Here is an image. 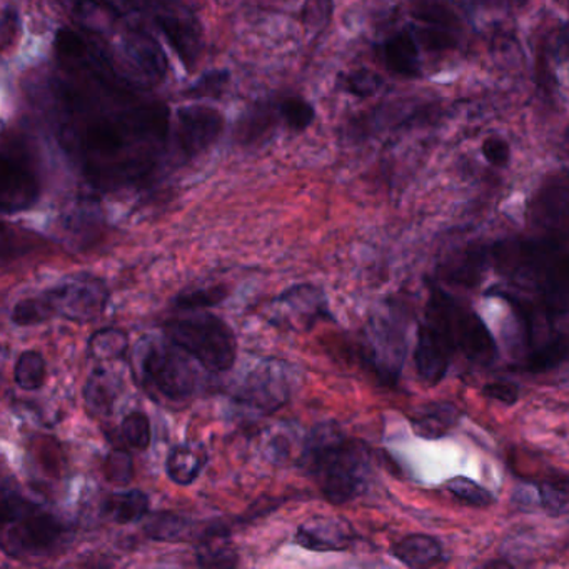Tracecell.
I'll return each mask as SVG.
<instances>
[{"mask_svg": "<svg viewBox=\"0 0 569 569\" xmlns=\"http://www.w3.org/2000/svg\"><path fill=\"white\" fill-rule=\"evenodd\" d=\"M500 275L538 295L536 304L551 320L568 314V234L545 233L529 239L501 241L491 249Z\"/></svg>", "mask_w": 569, "mask_h": 569, "instance_id": "1", "label": "cell"}, {"mask_svg": "<svg viewBox=\"0 0 569 569\" xmlns=\"http://www.w3.org/2000/svg\"><path fill=\"white\" fill-rule=\"evenodd\" d=\"M302 466L314 476L330 503H349L368 490L369 449L361 442L344 436L336 424H321L308 436Z\"/></svg>", "mask_w": 569, "mask_h": 569, "instance_id": "2", "label": "cell"}, {"mask_svg": "<svg viewBox=\"0 0 569 569\" xmlns=\"http://www.w3.org/2000/svg\"><path fill=\"white\" fill-rule=\"evenodd\" d=\"M191 316L166 324L170 344L211 372H226L236 362V336L226 321L211 313L191 311Z\"/></svg>", "mask_w": 569, "mask_h": 569, "instance_id": "3", "label": "cell"}, {"mask_svg": "<svg viewBox=\"0 0 569 569\" xmlns=\"http://www.w3.org/2000/svg\"><path fill=\"white\" fill-rule=\"evenodd\" d=\"M410 344V316L400 302H382L369 316L365 355L382 382L400 379Z\"/></svg>", "mask_w": 569, "mask_h": 569, "instance_id": "4", "label": "cell"}, {"mask_svg": "<svg viewBox=\"0 0 569 569\" xmlns=\"http://www.w3.org/2000/svg\"><path fill=\"white\" fill-rule=\"evenodd\" d=\"M453 298L443 289L431 288L426 316L417 331L414 362L421 381L434 386L445 379L451 355L456 352L451 330Z\"/></svg>", "mask_w": 569, "mask_h": 569, "instance_id": "5", "label": "cell"}, {"mask_svg": "<svg viewBox=\"0 0 569 569\" xmlns=\"http://www.w3.org/2000/svg\"><path fill=\"white\" fill-rule=\"evenodd\" d=\"M67 526L53 513L29 501L0 548L11 558H42L54 555L66 543Z\"/></svg>", "mask_w": 569, "mask_h": 569, "instance_id": "6", "label": "cell"}, {"mask_svg": "<svg viewBox=\"0 0 569 569\" xmlns=\"http://www.w3.org/2000/svg\"><path fill=\"white\" fill-rule=\"evenodd\" d=\"M295 375L284 359L268 358L247 375L237 403L256 416H269L291 400Z\"/></svg>", "mask_w": 569, "mask_h": 569, "instance_id": "7", "label": "cell"}, {"mask_svg": "<svg viewBox=\"0 0 569 569\" xmlns=\"http://www.w3.org/2000/svg\"><path fill=\"white\" fill-rule=\"evenodd\" d=\"M54 316L74 323H91L104 313L109 302V288L102 279L91 275H77L64 279L56 288L42 294Z\"/></svg>", "mask_w": 569, "mask_h": 569, "instance_id": "8", "label": "cell"}, {"mask_svg": "<svg viewBox=\"0 0 569 569\" xmlns=\"http://www.w3.org/2000/svg\"><path fill=\"white\" fill-rule=\"evenodd\" d=\"M143 375L147 384L167 400H186L192 397L198 375L185 352L167 344H153L143 358Z\"/></svg>", "mask_w": 569, "mask_h": 569, "instance_id": "9", "label": "cell"}, {"mask_svg": "<svg viewBox=\"0 0 569 569\" xmlns=\"http://www.w3.org/2000/svg\"><path fill=\"white\" fill-rule=\"evenodd\" d=\"M269 321L295 333L311 331L321 321L333 320L323 289L311 284L292 286L271 302Z\"/></svg>", "mask_w": 569, "mask_h": 569, "instance_id": "10", "label": "cell"}, {"mask_svg": "<svg viewBox=\"0 0 569 569\" xmlns=\"http://www.w3.org/2000/svg\"><path fill=\"white\" fill-rule=\"evenodd\" d=\"M451 330L456 352L476 365L488 366L498 358V346L483 320L461 301L453 298Z\"/></svg>", "mask_w": 569, "mask_h": 569, "instance_id": "11", "label": "cell"}, {"mask_svg": "<svg viewBox=\"0 0 569 569\" xmlns=\"http://www.w3.org/2000/svg\"><path fill=\"white\" fill-rule=\"evenodd\" d=\"M224 129V118L215 109L204 105L182 108L178 112L179 147L192 157L211 147Z\"/></svg>", "mask_w": 569, "mask_h": 569, "instance_id": "12", "label": "cell"}, {"mask_svg": "<svg viewBox=\"0 0 569 569\" xmlns=\"http://www.w3.org/2000/svg\"><path fill=\"white\" fill-rule=\"evenodd\" d=\"M295 545L317 553L346 551L355 545L352 524L339 516H313L299 526Z\"/></svg>", "mask_w": 569, "mask_h": 569, "instance_id": "13", "label": "cell"}, {"mask_svg": "<svg viewBox=\"0 0 569 569\" xmlns=\"http://www.w3.org/2000/svg\"><path fill=\"white\" fill-rule=\"evenodd\" d=\"M38 198L34 176L21 164L0 156V212L14 214L32 208Z\"/></svg>", "mask_w": 569, "mask_h": 569, "instance_id": "14", "label": "cell"}, {"mask_svg": "<svg viewBox=\"0 0 569 569\" xmlns=\"http://www.w3.org/2000/svg\"><path fill=\"white\" fill-rule=\"evenodd\" d=\"M533 223L546 233L568 234V185L565 176L553 178L533 202Z\"/></svg>", "mask_w": 569, "mask_h": 569, "instance_id": "15", "label": "cell"}, {"mask_svg": "<svg viewBox=\"0 0 569 569\" xmlns=\"http://www.w3.org/2000/svg\"><path fill=\"white\" fill-rule=\"evenodd\" d=\"M379 54L389 72L406 79H416L421 76L420 44L413 32L401 31L392 34L382 42Z\"/></svg>", "mask_w": 569, "mask_h": 569, "instance_id": "16", "label": "cell"}, {"mask_svg": "<svg viewBox=\"0 0 569 569\" xmlns=\"http://www.w3.org/2000/svg\"><path fill=\"white\" fill-rule=\"evenodd\" d=\"M159 25L186 67L194 66L201 54V31L194 19L179 14L164 15L159 19Z\"/></svg>", "mask_w": 569, "mask_h": 569, "instance_id": "17", "label": "cell"}, {"mask_svg": "<svg viewBox=\"0 0 569 569\" xmlns=\"http://www.w3.org/2000/svg\"><path fill=\"white\" fill-rule=\"evenodd\" d=\"M208 449L202 443L188 442L174 446L166 461V472L172 483L191 487L208 465Z\"/></svg>", "mask_w": 569, "mask_h": 569, "instance_id": "18", "label": "cell"}, {"mask_svg": "<svg viewBox=\"0 0 569 569\" xmlns=\"http://www.w3.org/2000/svg\"><path fill=\"white\" fill-rule=\"evenodd\" d=\"M461 411L451 403H429L411 417L414 433L424 439H442L458 424Z\"/></svg>", "mask_w": 569, "mask_h": 569, "instance_id": "19", "label": "cell"}, {"mask_svg": "<svg viewBox=\"0 0 569 569\" xmlns=\"http://www.w3.org/2000/svg\"><path fill=\"white\" fill-rule=\"evenodd\" d=\"M392 555L408 568H429L443 559V546L433 536L410 535L392 548Z\"/></svg>", "mask_w": 569, "mask_h": 569, "instance_id": "20", "label": "cell"}, {"mask_svg": "<svg viewBox=\"0 0 569 569\" xmlns=\"http://www.w3.org/2000/svg\"><path fill=\"white\" fill-rule=\"evenodd\" d=\"M119 394V379L105 369H96L83 386V401L89 413L105 417L114 410Z\"/></svg>", "mask_w": 569, "mask_h": 569, "instance_id": "21", "label": "cell"}, {"mask_svg": "<svg viewBox=\"0 0 569 569\" xmlns=\"http://www.w3.org/2000/svg\"><path fill=\"white\" fill-rule=\"evenodd\" d=\"M149 506V497L144 491L129 490L109 494L102 504V510L114 523L131 524L146 517Z\"/></svg>", "mask_w": 569, "mask_h": 569, "instance_id": "22", "label": "cell"}, {"mask_svg": "<svg viewBox=\"0 0 569 569\" xmlns=\"http://www.w3.org/2000/svg\"><path fill=\"white\" fill-rule=\"evenodd\" d=\"M127 125L114 121H98L83 133V147L94 157H111L124 146Z\"/></svg>", "mask_w": 569, "mask_h": 569, "instance_id": "23", "label": "cell"}, {"mask_svg": "<svg viewBox=\"0 0 569 569\" xmlns=\"http://www.w3.org/2000/svg\"><path fill=\"white\" fill-rule=\"evenodd\" d=\"M198 565L202 568H234L237 565L236 549L231 545L226 529L211 528L198 546Z\"/></svg>", "mask_w": 569, "mask_h": 569, "instance_id": "24", "label": "cell"}, {"mask_svg": "<svg viewBox=\"0 0 569 569\" xmlns=\"http://www.w3.org/2000/svg\"><path fill=\"white\" fill-rule=\"evenodd\" d=\"M127 54L144 74L153 79H163L166 74V60L163 51L149 37L136 34L129 38Z\"/></svg>", "mask_w": 569, "mask_h": 569, "instance_id": "25", "label": "cell"}, {"mask_svg": "<svg viewBox=\"0 0 569 569\" xmlns=\"http://www.w3.org/2000/svg\"><path fill=\"white\" fill-rule=\"evenodd\" d=\"M568 356V337L566 334L553 337L546 343L539 344L535 349L528 353L526 361H524V371L545 372L549 369L558 368L566 361Z\"/></svg>", "mask_w": 569, "mask_h": 569, "instance_id": "26", "label": "cell"}, {"mask_svg": "<svg viewBox=\"0 0 569 569\" xmlns=\"http://www.w3.org/2000/svg\"><path fill=\"white\" fill-rule=\"evenodd\" d=\"M46 359L38 352H24L14 368V381L24 391H37L46 382Z\"/></svg>", "mask_w": 569, "mask_h": 569, "instance_id": "27", "label": "cell"}, {"mask_svg": "<svg viewBox=\"0 0 569 569\" xmlns=\"http://www.w3.org/2000/svg\"><path fill=\"white\" fill-rule=\"evenodd\" d=\"M487 250L469 249L448 265L446 279L456 284H476L483 275Z\"/></svg>", "mask_w": 569, "mask_h": 569, "instance_id": "28", "label": "cell"}, {"mask_svg": "<svg viewBox=\"0 0 569 569\" xmlns=\"http://www.w3.org/2000/svg\"><path fill=\"white\" fill-rule=\"evenodd\" d=\"M188 528L189 521L176 513H156L144 524V532L154 542H178Z\"/></svg>", "mask_w": 569, "mask_h": 569, "instance_id": "29", "label": "cell"}, {"mask_svg": "<svg viewBox=\"0 0 569 569\" xmlns=\"http://www.w3.org/2000/svg\"><path fill=\"white\" fill-rule=\"evenodd\" d=\"M535 494L538 497L539 506L545 513L553 517H561L568 514L569 510V491L566 478L556 479V481H545V483L535 484Z\"/></svg>", "mask_w": 569, "mask_h": 569, "instance_id": "30", "label": "cell"}, {"mask_svg": "<svg viewBox=\"0 0 569 569\" xmlns=\"http://www.w3.org/2000/svg\"><path fill=\"white\" fill-rule=\"evenodd\" d=\"M127 347L129 339L124 331L102 330L92 334L89 341V355L101 361H109V359L122 358Z\"/></svg>", "mask_w": 569, "mask_h": 569, "instance_id": "31", "label": "cell"}, {"mask_svg": "<svg viewBox=\"0 0 569 569\" xmlns=\"http://www.w3.org/2000/svg\"><path fill=\"white\" fill-rule=\"evenodd\" d=\"M278 112L279 118L294 133H304L305 129H310L314 119H316V109L310 102L302 98H295V96L282 99L279 102Z\"/></svg>", "mask_w": 569, "mask_h": 569, "instance_id": "32", "label": "cell"}, {"mask_svg": "<svg viewBox=\"0 0 569 569\" xmlns=\"http://www.w3.org/2000/svg\"><path fill=\"white\" fill-rule=\"evenodd\" d=\"M227 289L224 286H212V288L196 289V291L182 292L176 298L174 304L181 311H201L212 305L221 304L227 298Z\"/></svg>", "mask_w": 569, "mask_h": 569, "instance_id": "33", "label": "cell"}, {"mask_svg": "<svg viewBox=\"0 0 569 569\" xmlns=\"http://www.w3.org/2000/svg\"><path fill=\"white\" fill-rule=\"evenodd\" d=\"M448 491L456 500L469 504V506L488 507L494 503L493 494L487 488L476 483L472 479L465 478V476L453 478L448 483Z\"/></svg>", "mask_w": 569, "mask_h": 569, "instance_id": "34", "label": "cell"}, {"mask_svg": "<svg viewBox=\"0 0 569 569\" xmlns=\"http://www.w3.org/2000/svg\"><path fill=\"white\" fill-rule=\"evenodd\" d=\"M51 317H53V314H51L49 308H47L42 294L35 295V298L22 299L12 310V323L15 326H37V324L46 323Z\"/></svg>", "mask_w": 569, "mask_h": 569, "instance_id": "35", "label": "cell"}, {"mask_svg": "<svg viewBox=\"0 0 569 569\" xmlns=\"http://www.w3.org/2000/svg\"><path fill=\"white\" fill-rule=\"evenodd\" d=\"M122 436H124L125 443L131 448L140 449V451H146L150 445V421L146 414L141 411H134V413L127 414L122 421Z\"/></svg>", "mask_w": 569, "mask_h": 569, "instance_id": "36", "label": "cell"}, {"mask_svg": "<svg viewBox=\"0 0 569 569\" xmlns=\"http://www.w3.org/2000/svg\"><path fill=\"white\" fill-rule=\"evenodd\" d=\"M382 86H384L382 77L369 69H358L343 77V91L359 99L378 94Z\"/></svg>", "mask_w": 569, "mask_h": 569, "instance_id": "37", "label": "cell"}, {"mask_svg": "<svg viewBox=\"0 0 569 569\" xmlns=\"http://www.w3.org/2000/svg\"><path fill=\"white\" fill-rule=\"evenodd\" d=\"M27 503L29 500L21 497L18 491L8 490L0 484V543Z\"/></svg>", "mask_w": 569, "mask_h": 569, "instance_id": "38", "label": "cell"}, {"mask_svg": "<svg viewBox=\"0 0 569 569\" xmlns=\"http://www.w3.org/2000/svg\"><path fill=\"white\" fill-rule=\"evenodd\" d=\"M414 38L417 44L426 47L431 53H442V51L455 49L456 37L451 34V29L437 27V25H427V27L413 31Z\"/></svg>", "mask_w": 569, "mask_h": 569, "instance_id": "39", "label": "cell"}, {"mask_svg": "<svg viewBox=\"0 0 569 569\" xmlns=\"http://www.w3.org/2000/svg\"><path fill=\"white\" fill-rule=\"evenodd\" d=\"M105 476L114 484H129L134 478L133 458L121 449L109 453Z\"/></svg>", "mask_w": 569, "mask_h": 569, "instance_id": "40", "label": "cell"}, {"mask_svg": "<svg viewBox=\"0 0 569 569\" xmlns=\"http://www.w3.org/2000/svg\"><path fill=\"white\" fill-rule=\"evenodd\" d=\"M230 83L227 70H211L204 74L188 91L191 98H219Z\"/></svg>", "mask_w": 569, "mask_h": 569, "instance_id": "41", "label": "cell"}, {"mask_svg": "<svg viewBox=\"0 0 569 569\" xmlns=\"http://www.w3.org/2000/svg\"><path fill=\"white\" fill-rule=\"evenodd\" d=\"M484 159L497 167H506L511 159L510 144L501 137H488L481 146Z\"/></svg>", "mask_w": 569, "mask_h": 569, "instance_id": "42", "label": "cell"}, {"mask_svg": "<svg viewBox=\"0 0 569 569\" xmlns=\"http://www.w3.org/2000/svg\"><path fill=\"white\" fill-rule=\"evenodd\" d=\"M483 392L484 397L500 401L506 406L516 403L517 397H520V389L511 381L490 382V384L484 386Z\"/></svg>", "mask_w": 569, "mask_h": 569, "instance_id": "43", "label": "cell"}, {"mask_svg": "<svg viewBox=\"0 0 569 569\" xmlns=\"http://www.w3.org/2000/svg\"><path fill=\"white\" fill-rule=\"evenodd\" d=\"M56 49L60 56L72 59V57H80L86 47H83L82 38L79 35L70 31H60L56 38Z\"/></svg>", "mask_w": 569, "mask_h": 569, "instance_id": "44", "label": "cell"}, {"mask_svg": "<svg viewBox=\"0 0 569 569\" xmlns=\"http://www.w3.org/2000/svg\"><path fill=\"white\" fill-rule=\"evenodd\" d=\"M493 565H497V562H488V566H493ZM498 565H500V566H510V565H507V562H504V561L498 562Z\"/></svg>", "mask_w": 569, "mask_h": 569, "instance_id": "45", "label": "cell"}]
</instances>
